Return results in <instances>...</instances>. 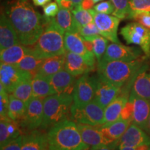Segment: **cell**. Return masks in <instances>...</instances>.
<instances>
[{
    "instance_id": "f546056e",
    "label": "cell",
    "mask_w": 150,
    "mask_h": 150,
    "mask_svg": "<svg viewBox=\"0 0 150 150\" xmlns=\"http://www.w3.org/2000/svg\"><path fill=\"white\" fill-rule=\"evenodd\" d=\"M44 60L36 57L30 51L29 53L24 56L22 61L16 65L21 70L29 72L33 76L38 74Z\"/></svg>"
},
{
    "instance_id": "52a82bcc",
    "label": "cell",
    "mask_w": 150,
    "mask_h": 150,
    "mask_svg": "<svg viewBox=\"0 0 150 150\" xmlns=\"http://www.w3.org/2000/svg\"><path fill=\"white\" fill-rule=\"evenodd\" d=\"M120 34L127 44L138 45L147 57L150 56V29L138 22H131L122 28Z\"/></svg>"
},
{
    "instance_id": "5b68a950",
    "label": "cell",
    "mask_w": 150,
    "mask_h": 150,
    "mask_svg": "<svg viewBox=\"0 0 150 150\" xmlns=\"http://www.w3.org/2000/svg\"><path fill=\"white\" fill-rule=\"evenodd\" d=\"M74 99L72 95L55 94L43 99V121L41 128L51 129L68 120Z\"/></svg>"
},
{
    "instance_id": "7dc6e473",
    "label": "cell",
    "mask_w": 150,
    "mask_h": 150,
    "mask_svg": "<svg viewBox=\"0 0 150 150\" xmlns=\"http://www.w3.org/2000/svg\"><path fill=\"white\" fill-rule=\"evenodd\" d=\"M72 3V6H73V8H76V7L79 6H81V4L82 1L83 0H70Z\"/></svg>"
},
{
    "instance_id": "cb8c5ba5",
    "label": "cell",
    "mask_w": 150,
    "mask_h": 150,
    "mask_svg": "<svg viewBox=\"0 0 150 150\" xmlns=\"http://www.w3.org/2000/svg\"><path fill=\"white\" fill-rule=\"evenodd\" d=\"M30 48L21 43L15 45L10 47L1 50L0 60L1 63L16 65L22 59L30 52Z\"/></svg>"
},
{
    "instance_id": "7bdbcfd3",
    "label": "cell",
    "mask_w": 150,
    "mask_h": 150,
    "mask_svg": "<svg viewBox=\"0 0 150 150\" xmlns=\"http://www.w3.org/2000/svg\"><path fill=\"white\" fill-rule=\"evenodd\" d=\"M133 19L142 26L150 29V12L141 13L136 15Z\"/></svg>"
},
{
    "instance_id": "681fc988",
    "label": "cell",
    "mask_w": 150,
    "mask_h": 150,
    "mask_svg": "<svg viewBox=\"0 0 150 150\" xmlns=\"http://www.w3.org/2000/svg\"><path fill=\"white\" fill-rule=\"evenodd\" d=\"M145 131L148 134L150 135V116L149 117V120H148V122H147V127H146V129H145Z\"/></svg>"
},
{
    "instance_id": "ab89813d",
    "label": "cell",
    "mask_w": 150,
    "mask_h": 150,
    "mask_svg": "<svg viewBox=\"0 0 150 150\" xmlns=\"http://www.w3.org/2000/svg\"><path fill=\"white\" fill-rule=\"evenodd\" d=\"M44 15L47 18H55L59 11V5L56 1L50 2L43 6Z\"/></svg>"
},
{
    "instance_id": "83f0119b",
    "label": "cell",
    "mask_w": 150,
    "mask_h": 150,
    "mask_svg": "<svg viewBox=\"0 0 150 150\" xmlns=\"http://www.w3.org/2000/svg\"><path fill=\"white\" fill-rule=\"evenodd\" d=\"M128 100L129 97L122 95L110 102L104 108V123L113 122L120 119L122 110Z\"/></svg>"
},
{
    "instance_id": "bcb514c9",
    "label": "cell",
    "mask_w": 150,
    "mask_h": 150,
    "mask_svg": "<svg viewBox=\"0 0 150 150\" xmlns=\"http://www.w3.org/2000/svg\"><path fill=\"white\" fill-rule=\"evenodd\" d=\"M35 6H44L50 2L51 0H32Z\"/></svg>"
},
{
    "instance_id": "d6a6232c",
    "label": "cell",
    "mask_w": 150,
    "mask_h": 150,
    "mask_svg": "<svg viewBox=\"0 0 150 150\" xmlns=\"http://www.w3.org/2000/svg\"><path fill=\"white\" fill-rule=\"evenodd\" d=\"M12 95L20 100L23 101L26 104L28 105L30 100L33 98V90L32 85H31V79L27 80L22 82L19 85Z\"/></svg>"
},
{
    "instance_id": "f1b7e54d",
    "label": "cell",
    "mask_w": 150,
    "mask_h": 150,
    "mask_svg": "<svg viewBox=\"0 0 150 150\" xmlns=\"http://www.w3.org/2000/svg\"><path fill=\"white\" fill-rule=\"evenodd\" d=\"M56 21L65 32L75 31L77 32L72 11L59 6V11L56 17Z\"/></svg>"
},
{
    "instance_id": "ba28073f",
    "label": "cell",
    "mask_w": 150,
    "mask_h": 150,
    "mask_svg": "<svg viewBox=\"0 0 150 150\" xmlns=\"http://www.w3.org/2000/svg\"><path fill=\"white\" fill-rule=\"evenodd\" d=\"M33 75L20 69L17 65L1 63L0 65V86L8 94L22 82L32 79Z\"/></svg>"
},
{
    "instance_id": "484cf974",
    "label": "cell",
    "mask_w": 150,
    "mask_h": 150,
    "mask_svg": "<svg viewBox=\"0 0 150 150\" xmlns=\"http://www.w3.org/2000/svg\"><path fill=\"white\" fill-rule=\"evenodd\" d=\"M33 97L44 99L47 97L55 95L56 93L51 86L47 77L37 74L31 79Z\"/></svg>"
},
{
    "instance_id": "4dcf8cb0",
    "label": "cell",
    "mask_w": 150,
    "mask_h": 150,
    "mask_svg": "<svg viewBox=\"0 0 150 150\" xmlns=\"http://www.w3.org/2000/svg\"><path fill=\"white\" fill-rule=\"evenodd\" d=\"M27 105L23 101L9 94L8 117L13 120H20L25 113Z\"/></svg>"
},
{
    "instance_id": "7402d4cb",
    "label": "cell",
    "mask_w": 150,
    "mask_h": 150,
    "mask_svg": "<svg viewBox=\"0 0 150 150\" xmlns=\"http://www.w3.org/2000/svg\"><path fill=\"white\" fill-rule=\"evenodd\" d=\"M65 69L69 73L74 76H82L88 74L90 72L95 70V67L88 64L82 56L72 52L66 51L65 53Z\"/></svg>"
},
{
    "instance_id": "74e56055",
    "label": "cell",
    "mask_w": 150,
    "mask_h": 150,
    "mask_svg": "<svg viewBox=\"0 0 150 150\" xmlns=\"http://www.w3.org/2000/svg\"><path fill=\"white\" fill-rule=\"evenodd\" d=\"M9 105V95L3 87L0 86V116L1 117H8Z\"/></svg>"
},
{
    "instance_id": "ac0fdd59",
    "label": "cell",
    "mask_w": 150,
    "mask_h": 150,
    "mask_svg": "<svg viewBox=\"0 0 150 150\" xmlns=\"http://www.w3.org/2000/svg\"><path fill=\"white\" fill-rule=\"evenodd\" d=\"M48 79L56 94L73 95L76 81L75 80V76L69 73L65 68L48 77Z\"/></svg>"
},
{
    "instance_id": "f35d334b",
    "label": "cell",
    "mask_w": 150,
    "mask_h": 150,
    "mask_svg": "<svg viewBox=\"0 0 150 150\" xmlns=\"http://www.w3.org/2000/svg\"><path fill=\"white\" fill-rule=\"evenodd\" d=\"M94 10L97 13L105 14H112L115 10L114 6L110 0L108 1H103L102 2L97 4L94 6Z\"/></svg>"
},
{
    "instance_id": "c3c4849f",
    "label": "cell",
    "mask_w": 150,
    "mask_h": 150,
    "mask_svg": "<svg viewBox=\"0 0 150 150\" xmlns=\"http://www.w3.org/2000/svg\"><path fill=\"white\" fill-rule=\"evenodd\" d=\"M95 150H120L119 147H104L99 148V149H95Z\"/></svg>"
},
{
    "instance_id": "9a60e30c",
    "label": "cell",
    "mask_w": 150,
    "mask_h": 150,
    "mask_svg": "<svg viewBox=\"0 0 150 150\" xmlns=\"http://www.w3.org/2000/svg\"><path fill=\"white\" fill-rule=\"evenodd\" d=\"M129 99L133 104V117L131 122L145 130L150 116V102L137 96L131 92Z\"/></svg>"
},
{
    "instance_id": "8d00e7d4",
    "label": "cell",
    "mask_w": 150,
    "mask_h": 150,
    "mask_svg": "<svg viewBox=\"0 0 150 150\" xmlns=\"http://www.w3.org/2000/svg\"><path fill=\"white\" fill-rule=\"evenodd\" d=\"M78 33L83 38H88L100 35V32H99L98 28H97L95 22H91V23L86 24L83 27H80L78 30Z\"/></svg>"
},
{
    "instance_id": "ffe728a7",
    "label": "cell",
    "mask_w": 150,
    "mask_h": 150,
    "mask_svg": "<svg viewBox=\"0 0 150 150\" xmlns=\"http://www.w3.org/2000/svg\"><path fill=\"white\" fill-rule=\"evenodd\" d=\"M147 65H142L131 81V92L150 102V72H147Z\"/></svg>"
},
{
    "instance_id": "6da1fadb",
    "label": "cell",
    "mask_w": 150,
    "mask_h": 150,
    "mask_svg": "<svg viewBox=\"0 0 150 150\" xmlns=\"http://www.w3.org/2000/svg\"><path fill=\"white\" fill-rule=\"evenodd\" d=\"M5 13L16 30L20 43L25 46H32L37 42L51 19L35 11L29 0H13L6 6Z\"/></svg>"
},
{
    "instance_id": "f6af8a7d",
    "label": "cell",
    "mask_w": 150,
    "mask_h": 150,
    "mask_svg": "<svg viewBox=\"0 0 150 150\" xmlns=\"http://www.w3.org/2000/svg\"><path fill=\"white\" fill-rule=\"evenodd\" d=\"M94 4H94L93 0H83L81 4V6L85 10H89V9L93 8Z\"/></svg>"
},
{
    "instance_id": "7c38bea8",
    "label": "cell",
    "mask_w": 150,
    "mask_h": 150,
    "mask_svg": "<svg viewBox=\"0 0 150 150\" xmlns=\"http://www.w3.org/2000/svg\"><path fill=\"white\" fill-rule=\"evenodd\" d=\"M120 19L113 15L95 13L94 22L98 28L100 35L115 43H120L117 37V29Z\"/></svg>"
},
{
    "instance_id": "836d02e7",
    "label": "cell",
    "mask_w": 150,
    "mask_h": 150,
    "mask_svg": "<svg viewBox=\"0 0 150 150\" xmlns=\"http://www.w3.org/2000/svg\"><path fill=\"white\" fill-rule=\"evenodd\" d=\"M84 39L92 41L93 45V53L95 54L97 61H100L102 59L103 56L106 51V49H107L108 43V39L101 35Z\"/></svg>"
},
{
    "instance_id": "d4e9b609",
    "label": "cell",
    "mask_w": 150,
    "mask_h": 150,
    "mask_svg": "<svg viewBox=\"0 0 150 150\" xmlns=\"http://www.w3.org/2000/svg\"><path fill=\"white\" fill-rule=\"evenodd\" d=\"M21 150H49L47 136L39 131H32L23 136Z\"/></svg>"
},
{
    "instance_id": "30bf717a",
    "label": "cell",
    "mask_w": 150,
    "mask_h": 150,
    "mask_svg": "<svg viewBox=\"0 0 150 150\" xmlns=\"http://www.w3.org/2000/svg\"><path fill=\"white\" fill-rule=\"evenodd\" d=\"M20 121V125L29 131H34L41 127L43 121V99L33 97Z\"/></svg>"
},
{
    "instance_id": "d6986e66",
    "label": "cell",
    "mask_w": 150,
    "mask_h": 150,
    "mask_svg": "<svg viewBox=\"0 0 150 150\" xmlns=\"http://www.w3.org/2000/svg\"><path fill=\"white\" fill-rule=\"evenodd\" d=\"M121 88H122L112 85L98 76V85L94 100L102 108H105L119 96Z\"/></svg>"
},
{
    "instance_id": "9c48e42d",
    "label": "cell",
    "mask_w": 150,
    "mask_h": 150,
    "mask_svg": "<svg viewBox=\"0 0 150 150\" xmlns=\"http://www.w3.org/2000/svg\"><path fill=\"white\" fill-rule=\"evenodd\" d=\"M98 85V77L89 76L88 74L82 75L75 83L73 99L76 105H84L93 101Z\"/></svg>"
},
{
    "instance_id": "3957f363",
    "label": "cell",
    "mask_w": 150,
    "mask_h": 150,
    "mask_svg": "<svg viewBox=\"0 0 150 150\" xmlns=\"http://www.w3.org/2000/svg\"><path fill=\"white\" fill-rule=\"evenodd\" d=\"M142 61L134 60L132 61H105L98 62V76L112 85L122 88L127 83H131L141 69Z\"/></svg>"
},
{
    "instance_id": "8992f818",
    "label": "cell",
    "mask_w": 150,
    "mask_h": 150,
    "mask_svg": "<svg viewBox=\"0 0 150 150\" xmlns=\"http://www.w3.org/2000/svg\"><path fill=\"white\" fill-rule=\"evenodd\" d=\"M70 120L76 124L99 126L104 123V108L94 99L84 105H76L73 103Z\"/></svg>"
},
{
    "instance_id": "277c9868",
    "label": "cell",
    "mask_w": 150,
    "mask_h": 150,
    "mask_svg": "<svg viewBox=\"0 0 150 150\" xmlns=\"http://www.w3.org/2000/svg\"><path fill=\"white\" fill-rule=\"evenodd\" d=\"M47 136L49 150H80L88 147L82 139L77 124L69 119L54 125Z\"/></svg>"
},
{
    "instance_id": "7a4b0ae2",
    "label": "cell",
    "mask_w": 150,
    "mask_h": 150,
    "mask_svg": "<svg viewBox=\"0 0 150 150\" xmlns=\"http://www.w3.org/2000/svg\"><path fill=\"white\" fill-rule=\"evenodd\" d=\"M65 31L59 27L55 18H52L36 42L30 48L31 53L42 59L66 53Z\"/></svg>"
},
{
    "instance_id": "4fadbf2b",
    "label": "cell",
    "mask_w": 150,
    "mask_h": 150,
    "mask_svg": "<svg viewBox=\"0 0 150 150\" xmlns=\"http://www.w3.org/2000/svg\"><path fill=\"white\" fill-rule=\"evenodd\" d=\"M150 145V136L143 129L131 122L118 141V147H136Z\"/></svg>"
},
{
    "instance_id": "f907efd6",
    "label": "cell",
    "mask_w": 150,
    "mask_h": 150,
    "mask_svg": "<svg viewBox=\"0 0 150 150\" xmlns=\"http://www.w3.org/2000/svg\"><path fill=\"white\" fill-rule=\"evenodd\" d=\"M104 1V0H93L94 4H97L99 2V1Z\"/></svg>"
},
{
    "instance_id": "44dd1931",
    "label": "cell",
    "mask_w": 150,
    "mask_h": 150,
    "mask_svg": "<svg viewBox=\"0 0 150 150\" xmlns=\"http://www.w3.org/2000/svg\"><path fill=\"white\" fill-rule=\"evenodd\" d=\"M18 35L13 26L5 13H1L0 18V50L19 44Z\"/></svg>"
},
{
    "instance_id": "ee69618b",
    "label": "cell",
    "mask_w": 150,
    "mask_h": 150,
    "mask_svg": "<svg viewBox=\"0 0 150 150\" xmlns=\"http://www.w3.org/2000/svg\"><path fill=\"white\" fill-rule=\"evenodd\" d=\"M120 150H150V145H145L138 146L136 147H118Z\"/></svg>"
},
{
    "instance_id": "f5cc1de1",
    "label": "cell",
    "mask_w": 150,
    "mask_h": 150,
    "mask_svg": "<svg viewBox=\"0 0 150 150\" xmlns=\"http://www.w3.org/2000/svg\"><path fill=\"white\" fill-rule=\"evenodd\" d=\"M59 1H60V0H56V2H57V3H58V2H59Z\"/></svg>"
},
{
    "instance_id": "5bb4252c",
    "label": "cell",
    "mask_w": 150,
    "mask_h": 150,
    "mask_svg": "<svg viewBox=\"0 0 150 150\" xmlns=\"http://www.w3.org/2000/svg\"><path fill=\"white\" fill-rule=\"evenodd\" d=\"M140 54V50L136 47L112 42L108 45L102 59L105 61H132L138 59Z\"/></svg>"
},
{
    "instance_id": "e0dca14e",
    "label": "cell",
    "mask_w": 150,
    "mask_h": 150,
    "mask_svg": "<svg viewBox=\"0 0 150 150\" xmlns=\"http://www.w3.org/2000/svg\"><path fill=\"white\" fill-rule=\"evenodd\" d=\"M131 121L120 119L110 123L99 125L98 128L112 147H118V141L128 128Z\"/></svg>"
},
{
    "instance_id": "2e32d148",
    "label": "cell",
    "mask_w": 150,
    "mask_h": 150,
    "mask_svg": "<svg viewBox=\"0 0 150 150\" xmlns=\"http://www.w3.org/2000/svg\"><path fill=\"white\" fill-rule=\"evenodd\" d=\"M77 126L83 142L91 147L92 150L104 147H112L97 126H91L83 124H77Z\"/></svg>"
},
{
    "instance_id": "b9f144b4",
    "label": "cell",
    "mask_w": 150,
    "mask_h": 150,
    "mask_svg": "<svg viewBox=\"0 0 150 150\" xmlns=\"http://www.w3.org/2000/svg\"><path fill=\"white\" fill-rule=\"evenodd\" d=\"M133 117V104L130 100L127 101V104L124 106L120 116V119L132 122Z\"/></svg>"
},
{
    "instance_id": "1f68e13d",
    "label": "cell",
    "mask_w": 150,
    "mask_h": 150,
    "mask_svg": "<svg viewBox=\"0 0 150 150\" xmlns=\"http://www.w3.org/2000/svg\"><path fill=\"white\" fill-rule=\"evenodd\" d=\"M72 13L78 32V30L80 27H83L91 22H94V17L96 11L94 10V8L85 10L79 6L76 8H73Z\"/></svg>"
},
{
    "instance_id": "d590c367",
    "label": "cell",
    "mask_w": 150,
    "mask_h": 150,
    "mask_svg": "<svg viewBox=\"0 0 150 150\" xmlns=\"http://www.w3.org/2000/svg\"><path fill=\"white\" fill-rule=\"evenodd\" d=\"M114 6L113 13L120 20L128 18L129 13V1L130 0H110Z\"/></svg>"
},
{
    "instance_id": "8fae6325",
    "label": "cell",
    "mask_w": 150,
    "mask_h": 150,
    "mask_svg": "<svg viewBox=\"0 0 150 150\" xmlns=\"http://www.w3.org/2000/svg\"><path fill=\"white\" fill-rule=\"evenodd\" d=\"M65 47L66 51L78 54L83 58L88 64L95 68V56L85 45L83 38L78 32L67 31L65 33Z\"/></svg>"
},
{
    "instance_id": "4316f807",
    "label": "cell",
    "mask_w": 150,
    "mask_h": 150,
    "mask_svg": "<svg viewBox=\"0 0 150 150\" xmlns=\"http://www.w3.org/2000/svg\"><path fill=\"white\" fill-rule=\"evenodd\" d=\"M65 54L45 59L38 74L45 77H50L65 68Z\"/></svg>"
},
{
    "instance_id": "60d3db41",
    "label": "cell",
    "mask_w": 150,
    "mask_h": 150,
    "mask_svg": "<svg viewBox=\"0 0 150 150\" xmlns=\"http://www.w3.org/2000/svg\"><path fill=\"white\" fill-rule=\"evenodd\" d=\"M23 141V136H20L5 146L1 147V150H21Z\"/></svg>"
},
{
    "instance_id": "816d5d0a",
    "label": "cell",
    "mask_w": 150,
    "mask_h": 150,
    "mask_svg": "<svg viewBox=\"0 0 150 150\" xmlns=\"http://www.w3.org/2000/svg\"><path fill=\"white\" fill-rule=\"evenodd\" d=\"M80 150H92V149H91V147H89V146H88V147H87L84 148V149H80Z\"/></svg>"
},
{
    "instance_id": "603a6c76",
    "label": "cell",
    "mask_w": 150,
    "mask_h": 150,
    "mask_svg": "<svg viewBox=\"0 0 150 150\" xmlns=\"http://www.w3.org/2000/svg\"><path fill=\"white\" fill-rule=\"evenodd\" d=\"M21 129L18 121L8 117H1L0 120V147L21 136Z\"/></svg>"
},
{
    "instance_id": "e575fe53",
    "label": "cell",
    "mask_w": 150,
    "mask_h": 150,
    "mask_svg": "<svg viewBox=\"0 0 150 150\" xmlns=\"http://www.w3.org/2000/svg\"><path fill=\"white\" fill-rule=\"evenodd\" d=\"M143 12H150V0H130L128 18L133 19L136 15Z\"/></svg>"
}]
</instances>
